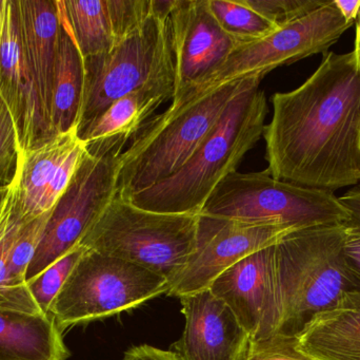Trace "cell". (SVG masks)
Here are the masks:
<instances>
[{"label":"cell","mask_w":360,"mask_h":360,"mask_svg":"<svg viewBox=\"0 0 360 360\" xmlns=\"http://www.w3.org/2000/svg\"><path fill=\"white\" fill-rule=\"evenodd\" d=\"M251 340L275 335V244L243 258L212 283Z\"/></svg>","instance_id":"14"},{"label":"cell","mask_w":360,"mask_h":360,"mask_svg":"<svg viewBox=\"0 0 360 360\" xmlns=\"http://www.w3.org/2000/svg\"><path fill=\"white\" fill-rule=\"evenodd\" d=\"M355 52H356L357 56H359L360 61V13L359 18L356 19V38H355Z\"/></svg>","instance_id":"34"},{"label":"cell","mask_w":360,"mask_h":360,"mask_svg":"<svg viewBox=\"0 0 360 360\" xmlns=\"http://www.w3.org/2000/svg\"><path fill=\"white\" fill-rule=\"evenodd\" d=\"M8 190L10 188H0V211H1L2 205H4V200H6Z\"/></svg>","instance_id":"35"},{"label":"cell","mask_w":360,"mask_h":360,"mask_svg":"<svg viewBox=\"0 0 360 360\" xmlns=\"http://www.w3.org/2000/svg\"><path fill=\"white\" fill-rule=\"evenodd\" d=\"M253 85L239 93L179 173L128 199L139 209L199 215L215 188L264 137L266 93Z\"/></svg>","instance_id":"3"},{"label":"cell","mask_w":360,"mask_h":360,"mask_svg":"<svg viewBox=\"0 0 360 360\" xmlns=\"http://www.w3.org/2000/svg\"><path fill=\"white\" fill-rule=\"evenodd\" d=\"M245 2L256 12L281 27L316 10L325 1L321 0H245Z\"/></svg>","instance_id":"29"},{"label":"cell","mask_w":360,"mask_h":360,"mask_svg":"<svg viewBox=\"0 0 360 360\" xmlns=\"http://www.w3.org/2000/svg\"><path fill=\"white\" fill-rule=\"evenodd\" d=\"M122 154L91 156L82 162L44 228L27 273V283L80 244L117 194Z\"/></svg>","instance_id":"10"},{"label":"cell","mask_w":360,"mask_h":360,"mask_svg":"<svg viewBox=\"0 0 360 360\" xmlns=\"http://www.w3.org/2000/svg\"><path fill=\"white\" fill-rule=\"evenodd\" d=\"M340 200L350 213L349 223L360 226V183L347 190Z\"/></svg>","instance_id":"32"},{"label":"cell","mask_w":360,"mask_h":360,"mask_svg":"<svg viewBox=\"0 0 360 360\" xmlns=\"http://www.w3.org/2000/svg\"><path fill=\"white\" fill-rule=\"evenodd\" d=\"M0 95L12 112L22 154L56 137L27 61L18 0H0Z\"/></svg>","instance_id":"12"},{"label":"cell","mask_w":360,"mask_h":360,"mask_svg":"<svg viewBox=\"0 0 360 360\" xmlns=\"http://www.w3.org/2000/svg\"><path fill=\"white\" fill-rule=\"evenodd\" d=\"M199 215L162 213L116 194L80 245L139 264L172 283L196 247Z\"/></svg>","instance_id":"6"},{"label":"cell","mask_w":360,"mask_h":360,"mask_svg":"<svg viewBox=\"0 0 360 360\" xmlns=\"http://www.w3.org/2000/svg\"><path fill=\"white\" fill-rule=\"evenodd\" d=\"M63 333L50 314L0 308V360H67Z\"/></svg>","instance_id":"20"},{"label":"cell","mask_w":360,"mask_h":360,"mask_svg":"<svg viewBox=\"0 0 360 360\" xmlns=\"http://www.w3.org/2000/svg\"><path fill=\"white\" fill-rule=\"evenodd\" d=\"M207 6L220 27L238 44L266 37L279 27L245 0H207Z\"/></svg>","instance_id":"24"},{"label":"cell","mask_w":360,"mask_h":360,"mask_svg":"<svg viewBox=\"0 0 360 360\" xmlns=\"http://www.w3.org/2000/svg\"><path fill=\"white\" fill-rule=\"evenodd\" d=\"M184 333L173 352L180 360H238L249 335L236 316L209 289L182 296Z\"/></svg>","instance_id":"16"},{"label":"cell","mask_w":360,"mask_h":360,"mask_svg":"<svg viewBox=\"0 0 360 360\" xmlns=\"http://www.w3.org/2000/svg\"><path fill=\"white\" fill-rule=\"evenodd\" d=\"M84 151L77 131H72L22 154L14 188L25 223L52 211L71 183Z\"/></svg>","instance_id":"15"},{"label":"cell","mask_w":360,"mask_h":360,"mask_svg":"<svg viewBox=\"0 0 360 360\" xmlns=\"http://www.w3.org/2000/svg\"><path fill=\"white\" fill-rule=\"evenodd\" d=\"M175 56L172 104H179L217 70L238 46L218 25L207 0H173L171 10Z\"/></svg>","instance_id":"13"},{"label":"cell","mask_w":360,"mask_h":360,"mask_svg":"<svg viewBox=\"0 0 360 360\" xmlns=\"http://www.w3.org/2000/svg\"><path fill=\"white\" fill-rule=\"evenodd\" d=\"M294 230L297 228L199 215L194 253L167 294L180 298L205 291L224 271L251 254L276 244Z\"/></svg>","instance_id":"11"},{"label":"cell","mask_w":360,"mask_h":360,"mask_svg":"<svg viewBox=\"0 0 360 360\" xmlns=\"http://www.w3.org/2000/svg\"><path fill=\"white\" fill-rule=\"evenodd\" d=\"M238 360H315L297 347L296 336L274 335L264 340L249 337Z\"/></svg>","instance_id":"28"},{"label":"cell","mask_w":360,"mask_h":360,"mask_svg":"<svg viewBox=\"0 0 360 360\" xmlns=\"http://www.w3.org/2000/svg\"><path fill=\"white\" fill-rule=\"evenodd\" d=\"M14 184L11 186L0 211V308L21 311L30 314H44L33 298L21 295L8 280V257L13 243L22 224Z\"/></svg>","instance_id":"23"},{"label":"cell","mask_w":360,"mask_h":360,"mask_svg":"<svg viewBox=\"0 0 360 360\" xmlns=\"http://www.w3.org/2000/svg\"><path fill=\"white\" fill-rule=\"evenodd\" d=\"M354 23H347L332 1L281 25L254 42L238 44L217 70L197 85L177 106L239 78L266 76L281 66L328 52ZM176 105L171 107H177Z\"/></svg>","instance_id":"9"},{"label":"cell","mask_w":360,"mask_h":360,"mask_svg":"<svg viewBox=\"0 0 360 360\" xmlns=\"http://www.w3.org/2000/svg\"><path fill=\"white\" fill-rule=\"evenodd\" d=\"M124 360H180L173 351H164L152 346L134 347L127 351Z\"/></svg>","instance_id":"31"},{"label":"cell","mask_w":360,"mask_h":360,"mask_svg":"<svg viewBox=\"0 0 360 360\" xmlns=\"http://www.w3.org/2000/svg\"><path fill=\"white\" fill-rule=\"evenodd\" d=\"M84 251L86 249L82 245H78L37 276L27 281L30 294L44 314H49L53 302L63 289Z\"/></svg>","instance_id":"26"},{"label":"cell","mask_w":360,"mask_h":360,"mask_svg":"<svg viewBox=\"0 0 360 360\" xmlns=\"http://www.w3.org/2000/svg\"><path fill=\"white\" fill-rule=\"evenodd\" d=\"M84 91V59L60 17L50 116L51 126L56 137L77 131Z\"/></svg>","instance_id":"21"},{"label":"cell","mask_w":360,"mask_h":360,"mask_svg":"<svg viewBox=\"0 0 360 360\" xmlns=\"http://www.w3.org/2000/svg\"><path fill=\"white\" fill-rule=\"evenodd\" d=\"M21 156L14 118L0 95V188H10L16 181Z\"/></svg>","instance_id":"27"},{"label":"cell","mask_w":360,"mask_h":360,"mask_svg":"<svg viewBox=\"0 0 360 360\" xmlns=\"http://www.w3.org/2000/svg\"><path fill=\"white\" fill-rule=\"evenodd\" d=\"M23 42L46 120L51 125L53 75L60 14L57 0H18ZM52 127V126H51Z\"/></svg>","instance_id":"18"},{"label":"cell","mask_w":360,"mask_h":360,"mask_svg":"<svg viewBox=\"0 0 360 360\" xmlns=\"http://www.w3.org/2000/svg\"><path fill=\"white\" fill-rule=\"evenodd\" d=\"M50 213L23 223L11 249L8 257V280L11 287L27 297L32 298L27 285V270L41 240Z\"/></svg>","instance_id":"25"},{"label":"cell","mask_w":360,"mask_h":360,"mask_svg":"<svg viewBox=\"0 0 360 360\" xmlns=\"http://www.w3.org/2000/svg\"><path fill=\"white\" fill-rule=\"evenodd\" d=\"M173 0H154L147 20L109 51L84 59V91L77 135L108 107L146 87L173 85L175 56L171 10Z\"/></svg>","instance_id":"5"},{"label":"cell","mask_w":360,"mask_h":360,"mask_svg":"<svg viewBox=\"0 0 360 360\" xmlns=\"http://www.w3.org/2000/svg\"><path fill=\"white\" fill-rule=\"evenodd\" d=\"M173 97V85L134 91L111 104L77 137L91 156L122 154L126 144L141 132L155 110Z\"/></svg>","instance_id":"17"},{"label":"cell","mask_w":360,"mask_h":360,"mask_svg":"<svg viewBox=\"0 0 360 360\" xmlns=\"http://www.w3.org/2000/svg\"><path fill=\"white\" fill-rule=\"evenodd\" d=\"M169 290L166 278L139 264L86 249L49 314L63 332L133 310Z\"/></svg>","instance_id":"8"},{"label":"cell","mask_w":360,"mask_h":360,"mask_svg":"<svg viewBox=\"0 0 360 360\" xmlns=\"http://www.w3.org/2000/svg\"><path fill=\"white\" fill-rule=\"evenodd\" d=\"M199 215L297 230L350 220L334 192L281 181L266 170L231 173L212 192Z\"/></svg>","instance_id":"7"},{"label":"cell","mask_w":360,"mask_h":360,"mask_svg":"<svg viewBox=\"0 0 360 360\" xmlns=\"http://www.w3.org/2000/svg\"><path fill=\"white\" fill-rule=\"evenodd\" d=\"M61 19L69 27L82 57L109 51L116 44L110 0H57Z\"/></svg>","instance_id":"22"},{"label":"cell","mask_w":360,"mask_h":360,"mask_svg":"<svg viewBox=\"0 0 360 360\" xmlns=\"http://www.w3.org/2000/svg\"><path fill=\"white\" fill-rule=\"evenodd\" d=\"M344 256L347 266L360 280V226L345 223Z\"/></svg>","instance_id":"30"},{"label":"cell","mask_w":360,"mask_h":360,"mask_svg":"<svg viewBox=\"0 0 360 360\" xmlns=\"http://www.w3.org/2000/svg\"><path fill=\"white\" fill-rule=\"evenodd\" d=\"M264 127L275 179L336 192L360 183V61L354 50L323 53L298 88L272 97Z\"/></svg>","instance_id":"1"},{"label":"cell","mask_w":360,"mask_h":360,"mask_svg":"<svg viewBox=\"0 0 360 360\" xmlns=\"http://www.w3.org/2000/svg\"><path fill=\"white\" fill-rule=\"evenodd\" d=\"M297 347L315 360H360V293L316 315L300 334Z\"/></svg>","instance_id":"19"},{"label":"cell","mask_w":360,"mask_h":360,"mask_svg":"<svg viewBox=\"0 0 360 360\" xmlns=\"http://www.w3.org/2000/svg\"><path fill=\"white\" fill-rule=\"evenodd\" d=\"M347 23H354L360 13V0H333Z\"/></svg>","instance_id":"33"},{"label":"cell","mask_w":360,"mask_h":360,"mask_svg":"<svg viewBox=\"0 0 360 360\" xmlns=\"http://www.w3.org/2000/svg\"><path fill=\"white\" fill-rule=\"evenodd\" d=\"M345 223L294 230L275 244V335L297 336L316 315L360 293L344 256Z\"/></svg>","instance_id":"2"},{"label":"cell","mask_w":360,"mask_h":360,"mask_svg":"<svg viewBox=\"0 0 360 360\" xmlns=\"http://www.w3.org/2000/svg\"><path fill=\"white\" fill-rule=\"evenodd\" d=\"M264 76L233 80L177 107H170L145 125L120 156L117 196L128 200L179 173L211 132L229 104Z\"/></svg>","instance_id":"4"}]
</instances>
